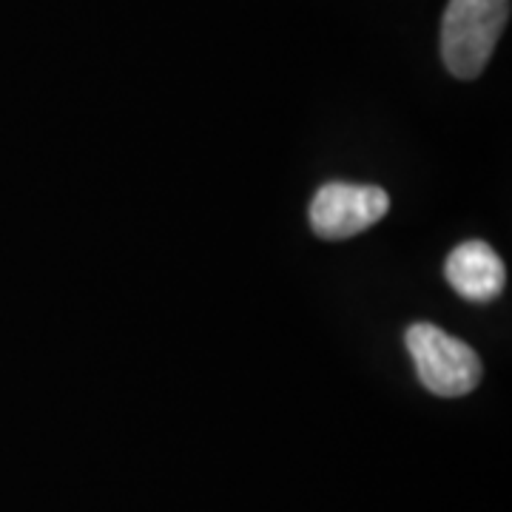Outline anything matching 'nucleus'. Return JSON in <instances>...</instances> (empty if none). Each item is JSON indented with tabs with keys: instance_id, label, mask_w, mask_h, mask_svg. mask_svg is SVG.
<instances>
[{
	"instance_id": "1",
	"label": "nucleus",
	"mask_w": 512,
	"mask_h": 512,
	"mask_svg": "<svg viewBox=\"0 0 512 512\" xmlns=\"http://www.w3.org/2000/svg\"><path fill=\"white\" fill-rule=\"evenodd\" d=\"M510 20V0H450L441 20V57L458 80H473L493 57Z\"/></svg>"
},
{
	"instance_id": "2",
	"label": "nucleus",
	"mask_w": 512,
	"mask_h": 512,
	"mask_svg": "<svg viewBox=\"0 0 512 512\" xmlns=\"http://www.w3.org/2000/svg\"><path fill=\"white\" fill-rule=\"evenodd\" d=\"M407 350L413 356L419 382L441 399L467 396L481 382V359L476 350L430 322H416L407 330Z\"/></svg>"
},
{
	"instance_id": "3",
	"label": "nucleus",
	"mask_w": 512,
	"mask_h": 512,
	"mask_svg": "<svg viewBox=\"0 0 512 512\" xmlns=\"http://www.w3.org/2000/svg\"><path fill=\"white\" fill-rule=\"evenodd\" d=\"M390 211V197L379 185L328 183L311 202V228L322 239H350L373 228Z\"/></svg>"
},
{
	"instance_id": "4",
	"label": "nucleus",
	"mask_w": 512,
	"mask_h": 512,
	"mask_svg": "<svg viewBox=\"0 0 512 512\" xmlns=\"http://www.w3.org/2000/svg\"><path fill=\"white\" fill-rule=\"evenodd\" d=\"M450 288L470 302H490L507 285V268L487 242H461L444 262Z\"/></svg>"
}]
</instances>
